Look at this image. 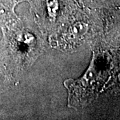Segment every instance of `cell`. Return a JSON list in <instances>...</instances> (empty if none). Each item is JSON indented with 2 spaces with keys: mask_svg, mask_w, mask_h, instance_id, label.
I'll return each instance as SVG.
<instances>
[{
  "mask_svg": "<svg viewBox=\"0 0 120 120\" xmlns=\"http://www.w3.org/2000/svg\"><path fill=\"white\" fill-rule=\"evenodd\" d=\"M87 30V26L86 23L78 22L73 26H71V27L69 30L68 31V38L71 40L77 39L85 34Z\"/></svg>",
  "mask_w": 120,
  "mask_h": 120,
  "instance_id": "cell-2",
  "label": "cell"
},
{
  "mask_svg": "<svg viewBox=\"0 0 120 120\" xmlns=\"http://www.w3.org/2000/svg\"><path fill=\"white\" fill-rule=\"evenodd\" d=\"M8 16V13H6L5 9L1 7H0V22H4L6 19V17Z\"/></svg>",
  "mask_w": 120,
  "mask_h": 120,
  "instance_id": "cell-3",
  "label": "cell"
},
{
  "mask_svg": "<svg viewBox=\"0 0 120 120\" xmlns=\"http://www.w3.org/2000/svg\"><path fill=\"white\" fill-rule=\"evenodd\" d=\"M102 73L95 58H93L89 68L81 78L64 82L68 90V106L79 109L88 105L95 98L101 83Z\"/></svg>",
  "mask_w": 120,
  "mask_h": 120,
  "instance_id": "cell-1",
  "label": "cell"
}]
</instances>
